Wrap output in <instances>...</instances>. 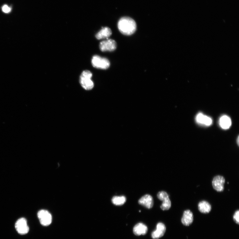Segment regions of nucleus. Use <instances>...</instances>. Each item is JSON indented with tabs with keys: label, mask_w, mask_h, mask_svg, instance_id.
<instances>
[{
	"label": "nucleus",
	"mask_w": 239,
	"mask_h": 239,
	"mask_svg": "<svg viewBox=\"0 0 239 239\" xmlns=\"http://www.w3.org/2000/svg\"><path fill=\"white\" fill-rule=\"evenodd\" d=\"M92 63L94 68L103 70L108 69L110 64L108 59L98 55L93 56Z\"/></svg>",
	"instance_id": "3"
},
{
	"label": "nucleus",
	"mask_w": 239,
	"mask_h": 239,
	"mask_svg": "<svg viewBox=\"0 0 239 239\" xmlns=\"http://www.w3.org/2000/svg\"><path fill=\"white\" fill-rule=\"evenodd\" d=\"M194 220L193 214L190 210H185L184 212L181 221L185 226H188L192 224Z\"/></svg>",
	"instance_id": "9"
},
{
	"label": "nucleus",
	"mask_w": 239,
	"mask_h": 239,
	"mask_svg": "<svg viewBox=\"0 0 239 239\" xmlns=\"http://www.w3.org/2000/svg\"><path fill=\"white\" fill-rule=\"evenodd\" d=\"M148 228L147 226L144 224L139 223L137 224L134 227L133 232L135 235L139 236L141 235H145L147 232Z\"/></svg>",
	"instance_id": "13"
},
{
	"label": "nucleus",
	"mask_w": 239,
	"mask_h": 239,
	"mask_svg": "<svg viewBox=\"0 0 239 239\" xmlns=\"http://www.w3.org/2000/svg\"><path fill=\"white\" fill-rule=\"evenodd\" d=\"M16 231L21 235H25L29 231L26 220L25 218H21L18 220L15 224Z\"/></svg>",
	"instance_id": "8"
},
{
	"label": "nucleus",
	"mask_w": 239,
	"mask_h": 239,
	"mask_svg": "<svg viewBox=\"0 0 239 239\" xmlns=\"http://www.w3.org/2000/svg\"><path fill=\"white\" fill-rule=\"evenodd\" d=\"M225 181L223 176L218 175L214 176L212 181V185L214 189L218 192H223L224 190Z\"/></svg>",
	"instance_id": "7"
},
{
	"label": "nucleus",
	"mask_w": 239,
	"mask_h": 239,
	"mask_svg": "<svg viewBox=\"0 0 239 239\" xmlns=\"http://www.w3.org/2000/svg\"><path fill=\"white\" fill-rule=\"evenodd\" d=\"M157 197L160 200L162 201L160 208L165 211L169 209L171 206V201L169 196L165 191H160L157 194Z\"/></svg>",
	"instance_id": "4"
},
{
	"label": "nucleus",
	"mask_w": 239,
	"mask_h": 239,
	"mask_svg": "<svg viewBox=\"0 0 239 239\" xmlns=\"http://www.w3.org/2000/svg\"><path fill=\"white\" fill-rule=\"evenodd\" d=\"M219 125L224 129H227L231 126V120L230 118L226 115L221 117L219 121Z\"/></svg>",
	"instance_id": "16"
},
{
	"label": "nucleus",
	"mask_w": 239,
	"mask_h": 239,
	"mask_svg": "<svg viewBox=\"0 0 239 239\" xmlns=\"http://www.w3.org/2000/svg\"><path fill=\"white\" fill-rule=\"evenodd\" d=\"M92 73L88 70L83 71L80 77V83L86 90L92 89L94 87V83L92 80Z\"/></svg>",
	"instance_id": "2"
},
{
	"label": "nucleus",
	"mask_w": 239,
	"mask_h": 239,
	"mask_svg": "<svg viewBox=\"0 0 239 239\" xmlns=\"http://www.w3.org/2000/svg\"><path fill=\"white\" fill-rule=\"evenodd\" d=\"M198 209L201 213L207 214L211 211L212 206L209 203L204 200L199 202L198 204Z\"/></svg>",
	"instance_id": "15"
},
{
	"label": "nucleus",
	"mask_w": 239,
	"mask_h": 239,
	"mask_svg": "<svg viewBox=\"0 0 239 239\" xmlns=\"http://www.w3.org/2000/svg\"><path fill=\"white\" fill-rule=\"evenodd\" d=\"M239 211L237 210L234 214L233 216V219L234 221L237 224H239Z\"/></svg>",
	"instance_id": "18"
},
{
	"label": "nucleus",
	"mask_w": 239,
	"mask_h": 239,
	"mask_svg": "<svg viewBox=\"0 0 239 239\" xmlns=\"http://www.w3.org/2000/svg\"><path fill=\"white\" fill-rule=\"evenodd\" d=\"M3 11L5 13H8L11 11V9L10 7H8L7 5H4L2 8Z\"/></svg>",
	"instance_id": "19"
},
{
	"label": "nucleus",
	"mask_w": 239,
	"mask_h": 239,
	"mask_svg": "<svg viewBox=\"0 0 239 239\" xmlns=\"http://www.w3.org/2000/svg\"><path fill=\"white\" fill-rule=\"evenodd\" d=\"M38 217L43 226H48L52 222V216L51 214L46 210H41L38 213Z\"/></svg>",
	"instance_id": "5"
},
{
	"label": "nucleus",
	"mask_w": 239,
	"mask_h": 239,
	"mask_svg": "<svg viewBox=\"0 0 239 239\" xmlns=\"http://www.w3.org/2000/svg\"><path fill=\"white\" fill-rule=\"evenodd\" d=\"M112 31L109 28L105 27L103 28L96 35L95 37L98 40L104 39H108V38L112 34Z\"/></svg>",
	"instance_id": "12"
},
{
	"label": "nucleus",
	"mask_w": 239,
	"mask_h": 239,
	"mask_svg": "<svg viewBox=\"0 0 239 239\" xmlns=\"http://www.w3.org/2000/svg\"><path fill=\"white\" fill-rule=\"evenodd\" d=\"M126 201V198L124 196H115L112 198V201L115 205H123Z\"/></svg>",
	"instance_id": "17"
},
{
	"label": "nucleus",
	"mask_w": 239,
	"mask_h": 239,
	"mask_svg": "<svg viewBox=\"0 0 239 239\" xmlns=\"http://www.w3.org/2000/svg\"><path fill=\"white\" fill-rule=\"evenodd\" d=\"M118 27L120 31L122 34L130 35L135 32L137 29V25L135 21L130 17L121 18L118 21Z\"/></svg>",
	"instance_id": "1"
},
{
	"label": "nucleus",
	"mask_w": 239,
	"mask_h": 239,
	"mask_svg": "<svg viewBox=\"0 0 239 239\" xmlns=\"http://www.w3.org/2000/svg\"><path fill=\"white\" fill-rule=\"evenodd\" d=\"M138 203L148 209H151L153 206V199L150 195L147 194L138 200Z\"/></svg>",
	"instance_id": "11"
},
{
	"label": "nucleus",
	"mask_w": 239,
	"mask_h": 239,
	"mask_svg": "<svg viewBox=\"0 0 239 239\" xmlns=\"http://www.w3.org/2000/svg\"><path fill=\"white\" fill-rule=\"evenodd\" d=\"M166 228L165 224L160 223L157 224L156 230L152 233V237L154 239H158L163 237L165 232Z\"/></svg>",
	"instance_id": "10"
},
{
	"label": "nucleus",
	"mask_w": 239,
	"mask_h": 239,
	"mask_svg": "<svg viewBox=\"0 0 239 239\" xmlns=\"http://www.w3.org/2000/svg\"><path fill=\"white\" fill-rule=\"evenodd\" d=\"M196 120L198 123L207 126L211 125L212 123V119L211 118L201 113L197 115L196 117Z\"/></svg>",
	"instance_id": "14"
},
{
	"label": "nucleus",
	"mask_w": 239,
	"mask_h": 239,
	"mask_svg": "<svg viewBox=\"0 0 239 239\" xmlns=\"http://www.w3.org/2000/svg\"><path fill=\"white\" fill-rule=\"evenodd\" d=\"M99 47L100 50L102 52L113 51L116 49V42L111 39L103 41L100 42Z\"/></svg>",
	"instance_id": "6"
}]
</instances>
